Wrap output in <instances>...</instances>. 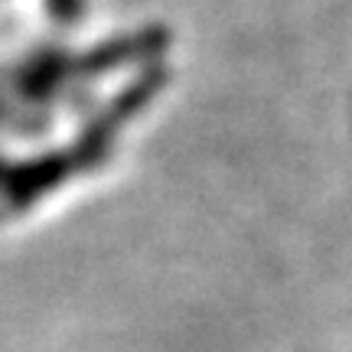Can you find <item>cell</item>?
<instances>
[{
	"label": "cell",
	"instance_id": "cell-2",
	"mask_svg": "<svg viewBox=\"0 0 352 352\" xmlns=\"http://www.w3.org/2000/svg\"><path fill=\"white\" fill-rule=\"evenodd\" d=\"M166 78H170L166 65H147L134 76L131 85L121 88L108 101V108L98 118H91L82 127L76 140H69V147L39 153L30 160H0V202L7 209H26L36 199H43L50 189L69 183L72 176L95 170L114 151V140L121 138V131L164 91Z\"/></svg>",
	"mask_w": 352,
	"mask_h": 352
},
{
	"label": "cell",
	"instance_id": "cell-1",
	"mask_svg": "<svg viewBox=\"0 0 352 352\" xmlns=\"http://www.w3.org/2000/svg\"><path fill=\"white\" fill-rule=\"evenodd\" d=\"M166 43V30L144 26L88 50L46 46L26 52L0 69V131H30L118 69L160 63Z\"/></svg>",
	"mask_w": 352,
	"mask_h": 352
},
{
	"label": "cell",
	"instance_id": "cell-3",
	"mask_svg": "<svg viewBox=\"0 0 352 352\" xmlns=\"http://www.w3.org/2000/svg\"><path fill=\"white\" fill-rule=\"evenodd\" d=\"M46 3V10H50V16L56 20V23H78L82 20V13H85V0H43Z\"/></svg>",
	"mask_w": 352,
	"mask_h": 352
}]
</instances>
